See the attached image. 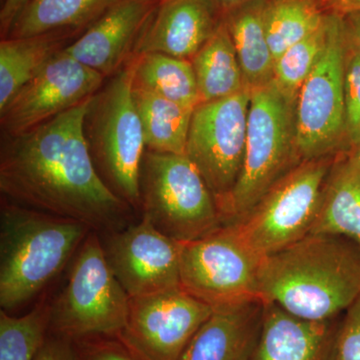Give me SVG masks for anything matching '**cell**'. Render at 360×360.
<instances>
[{
    "mask_svg": "<svg viewBox=\"0 0 360 360\" xmlns=\"http://www.w3.org/2000/svg\"><path fill=\"white\" fill-rule=\"evenodd\" d=\"M246 1H250V0H215L222 14L227 13V11H231L234 7L245 4Z\"/></svg>",
    "mask_w": 360,
    "mask_h": 360,
    "instance_id": "36",
    "label": "cell"
},
{
    "mask_svg": "<svg viewBox=\"0 0 360 360\" xmlns=\"http://www.w3.org/2000/svg\"><path fill=\"white\" fill-rule=\"evenodd\" d=\"M328 30V13L316 32H312L283 52L274 63V79L286 96L297 101L298 94L324 46Z\"/></svg>",
    "mask_w": 360,
    "mask_h": 360,
    "instance_id": "28",
    "label": "cell"
},
{
    "mask_svg": "<svg viewBox=\"0 0 360 360\" xmlns=\"http://www.w3.org/2000/svg\"><path fill=\"white\" fill-rule=\"evenodd\" d=\"M91 98L25 134L6 136L0 191L7 202L108 233L123 229L132 207L106 186L92 160L84 127Z\"/></svg>",
    "mask_w": 360,
    "mask_h": 360,
    "instance_id": "1",
    "label": "cell"
},
{
    "mask_svg": "<svg viewBox=\"0 0 360 360\" xmlns=\"http://www.w3.org/2000/svg\"><path fill=\"white\" fill-rule=\"evenodd\" d=\"M213 309L181 288L130 297L120 340L144 360H179Z\"/></svg>",
    "mask_w": 360,
    "mask_h": 360,
    "instance_id": "12",
    "label": "cell"
},
{
    "mask_svg": "<svg viewBox=\"0 0 360 360\" xmlns=\"http://www.w3.org/2000/svg\"><path fill=\"white\" fill-rule=\"evenodd\" d=\"M326 13L345 15L352 11H360V0H317Z\"/></svg>",
    "mask_w": 360,
    "mask_h": 360,
    "instance_id": "35",
    "label": "cell"
},
{
    "mask_svg": "<svg viewBox=\"0 0 360 360\" xmlns=\"http://www.w3.org/2000/svg\"><path fill=\"white\" fill-rule=\"evenodd\" d=\"M130 297L111 270L96 231L84 239L65 290L51 305L49 333L73 341L118 338L129 316Z\"/></svg>",
    "mask_w": 360,
    "mask_h": 360,
    "instance_id": "7",
    "label": "cell"
},
{
    "mask_svg": "<svg viewBox=\"0 0 360 360\" xmlns=\"http://www.w3.org/2000/svg\"><path fill=\"white\" fill-rule=\"evenodd\" d=\"M222 18L215 0H163L142 33L134 56L158 52L191 60L217 32Z\"/></svg>",
    "mask_w": 360,
    "mask_h": 360,
    "instance_id": "16",
    "label": "cell"
},
{
    "mask_svg": "<svg viewBox=\"0 0 360 360\" xmlns=\"http://www.w3.org/2000/svg\"><path fill=\"white\" fill-rule=\"evenodd\" d=\"M68 33H51L0 42V110L32 79L49 59L63 51Z\"/></svg>",
    "mask_w": 360,
    "mask_h": 360,
    "instance_id": "23",
    "label": "cell"
},
{
    "mask_svg": "<svg viewBox=\"0 0 360 360\" xmlns=\"http://www.w3.org/2000/svg\"><path fill=\"white\" fill-rule=\"evenodd\" d=\"M200 103L226 98L248 89L224 18L214 34L191 59Z\"/></svg>",
    "mask_w": 360,
    "mask_h": 360,
    "instance_id": "21",
    "label": "cell"
},
{
    "mask_svg": "<svg viewBox=\"0 0 360 360\" xmlns=\"http://www.w3.org/2000/svg\"><path fill=\"white\" fill-rule=\"evenodd\" d=\"M359 292L360 246L340 236L307 234L260 266V300L307 321L340 319Z\"/></svg>",
    "mask_w": 360,
    "mask_h": 360,
    "instance_id": "2",
    "label": "cell"
},
{
    "mask_svg": "<svg viewBox=\"0 0 360 360\" xmlns=\"http://www.w3.org/2000/svg\"><path fill=\"white\" fill-rule=\"evenodd\" d=\"M139 191L143 217L180 243L205 238L224 225L212 191L186 155L146 150Z\"/></svg>",
    "mask_w": 360,
    "mask_h": 360,
    "instance_id": "6",
    "label": "cell"
},
{
    "mask_svg": "<svg viewBox=\"0 0 360 360\" xmlns=\"http://www.w3.org/2000/svg\"><path fill=\"white\" fill-rule=\"evenodd\" d=\"M251 89L194 108L186 155L212 191L217 207L226 200L243 168Z\"/></svg>",
    "mask_w": 360,
    "mask_h": 360,
    "instance_id": "11",
    "label": "cell"
},
{
    "mask_svg": "<svg viewBox=\"0 0 360 360\" xmlns=\"http://www.w3.org/2000/svg\"><path fill=\"white\" fill-rule=\"evenodd\" d=\"M161 1H163V0H161Z\"/></svg>",
    "mask_w": 360,
    "mask_h": 360,
    "instance_id": "38",
    "label": "cell"
},
{
    "mask_svg": "<svg viewBox=\"0 0 360 360\" xmlns=\"http://www.w3.org/2000/svg\"><path fill=\"white\" fill-rule=\"evenodd\" d=\"M106 78L60 51L0 110L1 129L16 136L84 103Z\"/></svg>",
    "mask_w": 360,
    "mask_h": 360,
    "instance_id": "13",
    "label": "cell"
},
{
    "mask_svg": "<svg viewBox=\"0 0 360 360\" xmlns=\"http://www.w3.org/2000/svg\"><path fill=\"white\" fill-rule=\"evenodd\" d=\"M340 319L312 321L264 303V323L251 360H335Z\"/></svg>",
    "mask_w": 360,
    "mask_h": 360,
    "instance_id": "17",
    "label": "cell"
},
{
    "mask_svg": "<svg viewBox=\"0 0 360 360\" xmlns=\"http://www.w3.org/2000/svg\"><path fill=\"white\" fill-rule=\"evenodd\" d=\"M131 60L134 86L191 110L200 104L191 60L158 52L139 54Z\"/></svg>",
    "mask_w": 360,
    "mask_h": 360,
    "instance_id": "24",
    "label": "cell"
},
{
    "mask_svg": "<svg viewBox=\"0 0 360 360\" xmlns=\"http://www.w3.org/2000/svg\"><path fill=\"white\" fill-rule=\"evenodd\" d=\"M34 360H75V341L49 333Z\"/></svg>",
    "mask_w": 360,
    "mask_h": 360,
    "instance_id": "32",
    "label": "cell"
},
{
    "mask_svg": "<svg viewBox=\"0 0 360 360\" xmlns=\"http://www.w3.org/2000/svg\"><path fill=\"white\" fill-rule=\"evenodd\" d=\"M264 302L213 309L179 360H251L264 323Z\"/></svg>",
    "mask_w": 360,
    "mask_h": 360,
    "instance_id": "18",
    "label": "cell"
},
{
    "mask_svg": "<svg viewBox=\"0 0 360 360\" xmlns=\"http://www.w3.org/2000/svg\"><path fill=\"white\" fill-rule=\"evenodd\" d=\"M75 360H144L118 338L92 336L75 341Z\"/></svg>",
    "mask_w": 360,
    "mask_h": 360,
    "instance_id": "30",
    "label": "cell"
},
{
    "mask_svg": "<svg viewBox=\"0 0 360 360\" xmlns=\"http://www.w3.org/2000/svg\"><path fill=\"white\" fill-rule=\"evenodd\" d=\"M310 233L340 236L360 246V158L354 149L335 156Z\"/></svg>",
    "mask_w": 360,
    "mask_h": 360,
    "instance_id": "19",
    "label": "cell"
},
{
    "mask_svg": "<svg viewBox=\"0 0 360 360\" xmlns=\"http://www.w3.org/2000/svg\"><path fill=\"white\" fill-rule=\"evenodd\" d=\"M51 305L40 302L28 314L0 311V360H34L49 335Z\"/></svg>",
    "mask_w": 360,
    "mask_h": 360,
    "instance_id": "27",
    "label": "cell"
},
{
    "mask_svg": "<svg viewBox=\"0 0 360 360\" xmlns=\"http://www.w3.org/2000/svg\"><path fill=\"white\" fill-rule=\"evenodd\" d=\"M264 258L234 225H222L205 238L184 243L180 288L212 309L262 300L259 270Z\"/></svg>",
    "mask_w": 360,
    "mask_h": 360,
    "instance_id": "9",
    "label": "cell"
},
{
    "mask_svg": "<svg viewBox=\"0 0 360 360\" xmlns=\"http://www.w3.org/2000/svg\"><path fill=\"white\" fill-rule=\"evenodd\" d=\"M345 136L348 149L360 141V56L347 46L345 68Z\"/></svg>",
    "mask_w": 360,
    "mask_h": 360,
    "instance_id": "29",
    "label": "cell"
},
{
    "mask_svg": "<svg viewBox=\"0 0 360 360\" xmlns=\"http://www.w3.org/2000/svg\"><path fill=\"white\" fill-rule=\"evenodd\" d=\"M345 56L342 16L328 13L323 49L296 101V129L302 161L349 150L345 136Z\"/></svg>",
    "mask_w": 360,
    "mask_h": 360,
    "instance_id": "8",
    "label": "cell"
},
{
    "mask_svg": "<svg viewBox=\"0 0 360 360\" xmlns=\"http://www.w3.org/2000/svg\"><path fill=\"white\" fill-rule=\"evenodd\" d=\"M341 16L347 49L360 56V11H352Z\"/></svg>",
    "mask_w": 360,
    "mask_h": 360,
    "instance_id": "34",
    "label": "cell"
},
{
    "mask_svg": "<svg viewBox=\"0 0 360 360\" xmlns=\"http://www.w3.org/2000/svg\"><path fill=\"white\" fill-rule=\"evenodd\" d=\"M161 0H117L66 45L68 56L108 78L131 60L135 49Z\"/></svg>",
    "mask_w": 360,
    "mask_h": 360,
    "instance_id": "15",
    "label": "cell"
},
{
    "mask_svg": "<svg viewBox=\"0 0 360 360\" xmlns=\"http://www.w3.org/2000/svg\"><path fill=\"white\" fill-rule=\"evenodd\" d=\"M326 16L317 0H267L265 32L274 61L293 44L316 32Z\"/></svg>",
    "mask_w": 360,
    "mask_h": 360,
    "instance_id": "26",
    "label": "cell"
},
{
    "mask_svg": "<svg viewBox=\"0 0 360 360\" xmlns=\"http://www.w3.org/2000/svg\"><path fill=\"white\" fill-rule=\"evenodd\" d=\"M103 246L113 274L129 297L179 288L184 243L165 236L146 217L108 232Z\"/></svg>",
    "mask_w": 360,
    "mask_h": 360,
    "instance_id": "14",
    "label": "cell"
},
{
    "mask_svg": "<svg viewBox=\"0 0 360 360\" xmlns=\"http://www.w3.org/2000/svg\"><path fill=\"white\" fill-rule=\"evenodd\" d=\"M132 89L130 60L92 96L84 127L101 179L118 198L139 208V176L146 146Z\"/></svg>",
    "mask_w": 360,
    "mask_h": 360,
    "instance_id": "5",
    "label": "cell"
},
{
    "mask_svg": "<svg viewBox=\"0 0 360 360\" xmlns=\"http://www.w3.org/2000/svg\"><path fill=\"white\" fill-rule=\"evenodd\" d=\"M333 160L335 156L302 161L243 219L232 224L260 257L283 250L310 233Z\"/></svg>",
    "mask_w": 360,
    "mask_h": 360,
    "instance_id": "10",
    "label": "cell"
},
{
    "mask_svg": "<svg viewBox=\"0 0 360 360\" xmlns=\"http://www.w3.org/2000/svg\"><path fill=\"white\" fill-rule=\"evenodd\" d=\"M352 149H354L355 150V153H357V155H359V158H360V141H359V143L357 144L356 146H355V148H352Z\"/></svg>",
    "mask_w": 360,
    "mask_h": 360,
    "instance_id": "37",
    "label": "cell"
},
{
    "mask_svg": "<svg viewBox=\"0 0 360 360\" xmlns=\"http://www.w3.org/2000/svg\"><path fill=\"white\" fill-rule=\"evenodd\" d=\"M296 101L274 82L251 90L245 160L236 186L219 207L224 225L243 219L277 181L302 162Z\"/></svg>",
    "mask_w": 360,
    "mask_h": 360,
    "instance_id": "4",
    "label": "cell"
},
{
    "mask_svg": "<svg viewBox=\"0 0 360 360\" xmlns=\"http://www.w3.org/2000/svg\"><path fill=\"white\" fill-rule=\"evenodd\" d=\"M32 0H4L0 11V30L2 39H6L18 16Z\"/></svg>",
    "mask_w": 360,
    "mask_h": 360,
    "instance_id": "33",
    "label": "cell"
},
{
    "mask_svg": "<svg viewBox=\"0 0 360 360\" xmlns=\"http://www.w3.org/2000/svg\"><path fill=\"white\" fill-rule=\"evenodd\" d=\"M267 0H250L224 14L238 53L245 84L251 90L274 79V58L267 41L264 8Z\"/></svg>",
    "mask_w": 360,
    "mask_h": 360,
    "instance_id": "20",
    "label": "cell"
},
{
    "mask_svg": "<svg viewBox=\"0 0 360 360\" xmlns=\"http://www.w3.org/2000/svg\"><path fill=\"white\" fill-rule=\"evenodd\" d=\"M132 94L141 118L146 150L186 155L194 110L135 86Z\"/></svg>",
    "mask_w": 360,
    "mask_h": 360,
    "instance_id": "25",
    "label": "cell"
},
{
    "mask_svg": "<svg viewBox=\"0 0 360 360\" xmlns=\"http://www.w3.org/2000/svg\"><path fill=\"white\" fill-rule=\"evenodd\" d=\"M335 360H360V292L340 319Z\"/></svg>",
    "mask_w": 360,
    "mask_h": 360,
    "instance_id": "31",
    "label": "cell"
},
{
    "mask_svg": "<svg viewBox=\"0 0 360 360\" xmlns=\"http://www.w3.org/2000/svg\"><path fill=\"white\" fill-rule=\"evenodd\" d=\"M117 0H32L6 37L68 33L92 25Z\"/></svg>",
    "mask_w": 360,
    "mask_h": 360,
    "instance_id": "22",
    "label": "cell"
},
{
    "mask_svg": "<svg viewBox=\"0 0 360 360\" xmlns=\"http://www.w3.org/2000/svg\"><path fill=\"white\" fill-rule=\"evenodd\" d=\"M89 225L6 201L0 214V307L18 309L65 267Z\"/></svg>",
    "mask_w": 360,
    "mask_h": 360,
    "instance_id": "3",
    "label": "cell"
}]
</instances>
